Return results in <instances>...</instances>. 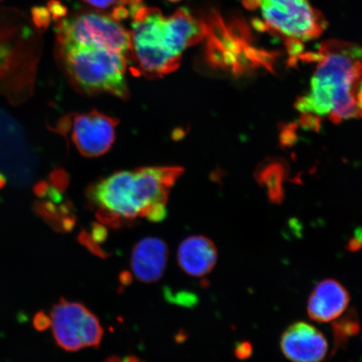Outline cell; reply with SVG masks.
<instances>
[{
    "instance_id": "12",
    "label": "cell",
    "mask_w": 362,
    "mask_h": 362,
    "mask_svg": "<svg viewBox=\"0 0 362 362\" xmlns=\"http://www.w3.org/2000/svg\"><path fill=\"white\" fill-rule=\"evenodd\" d=\"M168 262V247L163 240L146 238L134 246L130 265L140 282L151 284L160 280Z\"/></svg>"
},
{
    "instance_id": "4",
    "label": "cell",
    "mask_w": 362,
    "mask_h": 362,
    "mask_svg": "<svg viewBox=\"0 0 362 362\" xmlns=\"http://www.w3.org/2000/svg\"><path fill=\"white\" fill-rule=\"evenodd\" d=\"M132 57L140 74L162 76L175 71L180 65L181 56L170 52L164 33L165 16L156 8L144 4L132 16Z\"/></svg>"
},
{
    "instance_id": "6",
    "label": "cell",
    "mask_w": 362,
    "mask_h": 362,
    "mask_svg": "<svg viewBox=\"0 0 362 362\" xmlns=\"http://www.w3.org/2000/svg\"><path fill=\"white\" fill-rule=\"evenodd\" d=\"M51 327L62 349L76 352L84 348H98L103 337L100 320L79 302L61 298L52 307Z\"/></svg>"
},
{
    "instance_id": "15",
    "label": "cell",
    "mask_w": 362,
    "mask_h": 362,
    "mask_svg": "<svg viewBox=\"0 0 362 362\" xmlns=\"http://www.w3.org/2000/svg\"><path fill=\"white\" fill-rule=\"evenodd\" d=\"M288 169L285 163L277 158L262 162L255 171V179L264 189L270 202L280 204L284 197V182Z\"/></svg>"
},
{
    "instance_id": "5",
    "label": "cell",
    "mask_w": 362,
    "mask_h": 362,
    "mask_svg": "<svg viewBox=\"0 0 362 362\" xmlns=\"http://www.w3.org/2000/svg\"><path fill=\"white\" fill-rule=\"evenodd\" d=\"M57 45L98 47L123 54L128 61L132 57L130 34L119 21L96 13H79L62 18L57 25Z\"/></svg>"
},
{
    "instance_id": "22",
    "label": "cell",
    "mask_w": 362,
    "mask_h": 362,
    "mask_svg": "<svg viewBox=\"0 0 362 362\" xmlns=\"http://www.w3.org/2000/svg\"><path fill=\"white\" fill-rule=\"evenodd\" d=\"M89 6L98 8V10H107L112 6H116L120 0H83Z\"/></svg>"
},
{
    "instance_id": "11",
    "label": "cell",
    "mask_w": 362,
    "mask_h": 362,
    "mask_svg": "<svg viewBox=\"0 0 362 362\" xmlns=\"http://www.w3.org/2000/svg\"><path fill=\"white\" fill-rule=\"evenodd\" d=\"M350 293L336 279H325L316 285L308 300V315L320 323L333 322L350 304Z\"/></svg>"
},
{
    "instance_id": "3",
    "label": "cell",
    "mask_w": 362,
    "mask_h": 362,
    "mask_svg": "<svg viewBox=\"0 0 362 362\" xmlns=\"http://www.w3.org/2000/svg\"><path fill=\"white\" fill-rule=\"evenodd\" d=\"M57 53L68 80L78 92L128 98L125 78L128 58L123 54L104 48L57 44Z\"/></svg>"
},
{
    "instance_id": "20",
    "label": "cell",
    "mask_w": 362,
    "mask_h": 362,
    "mask_svg": "<svg viewBox=\"0 0 362 362\" xmlns=\"http://www.w3.org/2000/svg\"><path fill=\"white\" fill-rule=\"evenodd\" d=\"M33 21L36 26L45 28L49 23V11L44 8H34Z\"/></svg>"
},
{
    "instance_id": "30",
    "label": "cell",
    "mask_w": 362,
    "mask_h": 362,
    "mask_svg": "<svg viewBox=\"0 0 362 362\" xmlns=\"http://www.w3.org/2000/svg\"><path fill=\"white\" fill-rule=\"evenodd\" d=\"M243 4L248 10H255L260 6V0H243Z\"/></svg>"
},
{
    "instance_id": "25",
    "label": "cell",
    "mask_w": 362,
    "mask_h": 362,
    "mask_svg": "<svg viewBox=\"0 0 362 362\" xmlns=\"http://www.w3.org/2000/svg\"><path fill=\"white\" fill-rule=\"evenodd\" d=\"M35 327L39 330H45L51 327V319L43 312L37 314L34 320Z\"/></svg>"
},
{
    "instance_id": "13",
    "label": "cell",
    "mask_w": 362,
    "mask_h": 362,
    "mask_svg": "<svg viewBox=\"0 0 362 362\" xmlns=\"http://www.w3.org/2000/svg\"><path fill=\"white\" fill-rule=\"evenodd\" d=\"M164 33L170 51L181 56L185 49L206 39V25L203 17L193 16L187 8H180L171 16L165 17Z\"/></svg>"
},
{
    "instance_id": "32",
    "label": "cell",
    "mask_w": 362,
    "mask_h": 362,
    "mask_svg": "<svg viewBox=\"0 0 362 362\" xmlns=\"http://www.w3.org/2000/svg\"><path fill=\"white\" fill-rule=\"evenodd\" d=\"M168 1H170V2H178V1H180V0H168Z\"/></svg>"
},
{
    "instance_id": "26",
    "label": "cell",
    "mask_w": 362,
    "mask_h": 362,
    "mask_svg": "<svg viewBox=\"0 0 362 362\" xmlns=\"http://www.w3.org/2000/svg\"><path fill=\"white\" fill-rule=\"evenodd\" d=\"M354 98L359 119H362V80H361L356 86L354 93Z\"/></svg>"
},
{
    "instance_id": "19",
    "label": "cell",
    "mask_w": 362,
    "mask_h": 362,
    "mask_svg": "<svg viewBox=\"0 0 362 362\" xmlns=\"http://www.w3.org/2000/svg\"><path fill=\"white\" fill-rule=\"evenodd\" d=\"M49 181L52 187L57 189L61 192L65 191L68 182H69L66 172L62 169L54 170L49 175Z\"/></svg>"
},
{
    "instance_id": "17",
    "label": "cell",
    "mask_w": 362,
    "mask_h": 362,
    "mask_svg": "<svg viewBox=\"0 0 362 362\" xmlns=\"http://www.w3.org/2000/svg\"><path fill=\"white\" fill-rule=\"evenodd\" d=\"M361 329L358 315L355 310H347L345 313L333 321V348L332 355L347 346L351 339L359 333Z\"/></svg>"
},
{
    "instance_id": "1",
    "label": "cell",
    "mask_w": 362,
    "mask_h": 362,
    "mask_svg": "<svg viewBox=\"0 0 362 362\" xmlns=\"http://www.w3.org/2000/svg\"><path fill=\"white\" fill-rule=\"evenodd\" d=\"M183 173L175 166L116 172L88 189V198L101 223L119 228L137 219L161 221L170 189Z\"/></svg>"
},
{
    "instance_id": "7",
    "label": "cell",
    "mask_w": 362,
    "mask_h": 362,
    "mask_svg": "<svg viewBox=\"0 0 362 362\" xmlns=\"http://www.w3.org/2000/svg\"><path fill=\"white\" fill-rule=\"evenodd\" d=\"M260 7L267 30L286 38L315 39L328 25L308 0H260Z\"/></svg>"
},
{
    "instance_id": "29",
    "label": "cell",
    "mask_w": 362,
    "mask_h": 362,
    "mask_svg": "<svg viewBox=\"0 0 362 362\" xmlns=\"http://www.w3.org/2000/svg\"><path fill=\"white\" fill-rule=\"evenodd\" d=\"M252 25L255 27V30L260 31V33H264V31L268 30L265 22H262L259 19H253L252 21Z\"/></svg>"
},
{
    "instance_id": "10",
    "label": "cell",
    "mask_w": 362,
    "mask_h": 362,
    "mask_svg": "<svg viewBox=\"0 0 362 362\" xmlns=\"http://www.w3.org/2000/svg\"><path fill=\"white\" fill-rule=\"evenodd\" d=\"M280 348L284 356L292 362H321L329 351L323 333L304 321L293 323L284 330Z\"/></svg>"
},
{
    "instance_id": "8",
    "label": "cell",
    "mask_w": 362,
    "mask_h": 362,
    "mask_svg": "<svg viewBox=\"0 0 362 362\" xmlns=\"http://www.w3.org/2000/svg\"><path fill=\"white\" fill-rule=\"evenodd\" d=\"M119 120L97 110L63 117L54 131L72 142L81 155L96 158L110 151L115 141Z\"/></svg>"
},
{
    "instance_id": "18",
    "label": "cell",
    "mask_w": 362,
    "mask_h": 362,
    "mask_svg": "<svg viewBox=\"0 0 362 362\" xmlns=\"http://www.w3.org/2000/svg\"><path fill=\"white\" fill-rule=\"evenodd\" d=\"M284 45L289 55L288 66H296L297 62L300 61V56L304 53V44L302 40L296 38H286Z\"/></svg>"
},
{
    "instance_id": "27",
    "label": "cell",
    "mask_w": 362,
    "mask_h": 362,
    "mask_svg": "<svg viewBox=\"0 0 362 362\" xmlns=\"http://www.w3.org/2000/svg\"><path fill=\"white\" fill-rule=\"evenodd\" d=\"M49 185L47 182L42 180L40 182L36 183L34 187V193L36 197L40 198H44L47 197V194L48 192Z\"/></svg>"
},
{
    "instance_id": "21",
    "label": "cell",
    "mask_w": 362,
    "mask_h": 362,
    "mask_svg": "<svg viewBox=\"0 0 362 362\" xmlns=\"http://www.w3.org/2000/svg\"><path fill=\"white\" fill-rule=\"evenodd\" d=\"M168 296V294H167ZM168 300L170 301H173L177 303L180 305L185 306H191L194 305V302H196V297H194V294L189 293L180 292L176 294V296H171L169 294Z\"/></svg>"
},
{
    "instance_id": "31",
    "label": "cell",
    "mask_w": 362,
    "mask_h": 362,
    "mask_svg": "<svg viewBox=\"0 0 362 362\" xmlns=\"http://www.w3.org/2000/svg\"><path fill=\"white\" fill-rule=\"evenodd\" d=\"M8 179L6 175L2 173H0V189L6 187L7 184Z\"/></svg>"
},
{
    "instance_id": "14",
    "label": "cell",
    "mask_w": 362,
    "mask_h": 362,
    "mask_svg": "<svg viewBox=\"0 0 362 362\" xmlns=\"http://www.w3.org/2000/svg\"><path fill=\"white\" fill-rule=\"evenodd\" d=\"M216 247L214 242L204 236L185 239L178 248L177 259L180 269L193 277L210 274L217 262Z\"/></svg>"
},
{
    "instance_id": "9",
    "label": "cell",
    "mask_w": 362,
    "mask_h": 362,
    "mask_svg": "<svg viewBox=\"0 0 362 362\" xmlns=\"http://www.w3.org/2000/svg\"><path fill=\"white\" fill-rule=\"evenodd\" d=\"M36 170L35 156L18 122L0 108V173L16 187L31 183Z\"/></svg>"
},
{
    "instance_id": "24",
    "label": "cell",
    "mask_w": 362,
    "mask_h": 362,
    "mask_svg": "<svg viewBox=\"0 0 362 362\" xmlns=\"http://www.w3.org/2000/svg\"><path fill=\"white\" fill-rule=\"evenodd\" d=\"M49 12L52 13L54 19L57 21L62 19L66 16V10L60 2L51 1L49 3Z\"/></svg>"
},
{
    "instance_id": "28",
    "label": "cell",
    "mask_w": 362,
    "mask_h": 362,
    "mask_svg": "<svg viewBox=\"0 0 362 362\" xmlns=\"http://www.w3.org/2000/svg\"><path fill=\"white\" fill-rule=\"evenodd\" d=\"M104 362H146L143 361L138 358L137 356H112L108 357V358Z\"/></svg>"
},
{
    "instance_id": "23",
    "label": "cell",
    "mask_w": 362,
    "mask_h": 362,
    "mask_svg": "<svg viewBox=\"0 0 362 362\" xmlns=\"http://www.w3.org/2000/svg\"><path fill=\"white\" fill-rule=\"evenodd\" d=\"M252 347L249 342H242L235 348V355L240 360L247 359L252 355Z\"/></svg>"
},
{
    "instance_id": "16",
    "label": "cell",
    "mask_w": 362,
    "mask_h": 362,
    "mask_svg": "<svg viewBox=\"0 0 362 362\" xmlns=\"http://www.w3.org/2000/svg\"><path fill=\"white\" fill-rule=\"evenodd\" d=\"M34 211L45 223L58 232H69L75 224V217L70 202L57 204L51 201H37Z\"/></svg>"
},
{
    "instance_id": "2",
    "label": "cell",
    "mask_w": 362,
    "mask_h": 362,
    "mask_svg": "<svg viewBox=\"0 0 362 362\" xmlns=\"http://www.w3.org/2000/svg\"><path fill=\"white\" fill-rule=\"evenodd\" d=\"M311 89L305 96L297 98L296 110L318 119L327 116L334 124L359 119L354 93L362 78V47L327 40L321 44Z\"/></svg>"
}]
</instances>
